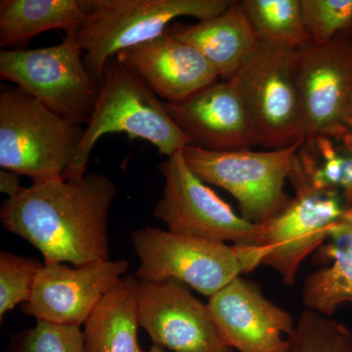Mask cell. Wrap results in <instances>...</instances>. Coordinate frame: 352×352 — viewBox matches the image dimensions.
I'll list each match as a JSON object with an SVG mask.
<instances>
[{"label":"cell","mask_w":352,"mask_h":352,"mask_svg":"<svg viewBox=\"0 0 352 352\" xmlns=\"http://www.w3.org/2000/svg\"><path fill=\"white\" fill-rule=\"evenodd\" d=\"M207 305L220 337L233 351L289 352L293 316L254 282L236 278L208 298Z\"/></svg>","instance_id":"cell-14"},{"label":"cell","mask_w":352,"mask_h":352,"mask_svg":"<svg viewBox=\"0 0 352 352\" xmlns=\"http://www.w3.org/2000/svg\"><path fill=\"white\" fill-rule=\"evenodd\" d=\"M138 283L122 278L99 303L85 324V352H146L138 340Z\"/></svg>","instance_id":"cell-19"},{"label":"cell","mask_w":352,"mask_h":352,"mask_svg":"<svg viewBox=\"0 0 352 352\" xmlns=\"http://www.w3.org/2000/svg\"><path fill=\"white\" fill-rule=\"evenodd\" d=\"M117 186L107 175L32 182L7 198L0 220L43 254L44 264L83 266L109 259L108 219Z\"/></svg>","instance_id":"cell-1"},{"label":"cell","mask_w":352,"mask_h":352,"mask_svg":"<svg viewBox=\"0 0 352 352\" xmlns=\"http://www.w3.org/2000/svg\"><path fill=\"white\" fill-rule=\"evenodd\" d=\"M24 187L21 185L20 175L8 170H0V191L8 198H13Z\"/></svg>","instance_id":"cell-27"},{"label":"cell","mask_w":352,"mask_h":352,"mask_svg":"<svg viewBox=\"0 0 352 352\" xmlns=\"http://www.w3.org/2000/svg\"><path fill=\"white\" fill-rule=\"evenodd\" d=\"M166 32L193 46L223 80H231L254 56L261 43L241 1H233L223 13L195 24L173 23Z\"/></svg>","instance_id":"cell-17"},{"label":"cell","mask_w":352,"mask_h":352,"mask_svg":"<svg viewBox=\"0 0 352 352\" xmlns=\"http://www.w3.org/2000/svg\"><path fill=\"white\" fill-rule=\"evenodd\" d=\"M326 242L322 258L330 263L308 275L302 298L305 309L329 317L342 305L352 303V203Z\"/></svg>","instance_id":"cell-18"},{"label":"cell","mask_w":352,"mask_h":352,"mask_svg":"<svg viewBox=\"0 0 352 352\" xmlns=\"http://www.w3.org/2000/svg\"><path fill=\"white\" fill-rule=\"evenodd\" d=\"M139 325L153 344L173 352H234L220 337L208 305L177 280L138 283Z\"/></svg>","instance_id":"cell-12"},{"label":"cell","mask_w":352,"mask_h":352,"mask_svg":"<svg viewBox=\"0 0 352 352\" xmlns=\"http://www.w3.org/2000/svg\"><path fill=\"white\" fill-rule=\"evenodd\" d=\"M85 129L16 85L0 87V166L32 182L63 178Z\"/></svg>","instance_id":"cell-5"},{"label":"cell","mask_w":352,"mask_h":352,"mask_svg":"<svg viewBox=\"0 0 352 352\" xmlns=\"http://www.w3.org/2000/svg\"><path fill=\"white\" fill-rule=\"evenodd\" d=\"M7 352H85V335L78 326L38 321L36 327L13 336Z\"/></svg>","instance_id":"cell-26"},{"label":"cell","mask_w":352,"mask_h":352,"mask_svg":"<svg viewBox=\"0 0 352 352\" xmlns=\"http://www.w3.org/2000/svg\"><path fill=\"white\" fill-rule=\"evenodd\" d=\"M131 242L140 261L139 281L177 280L208 298L258 268L270 252L263 245H228L150 226L134 231Z\"/></svg>","instance_id":"cell-4"},{"label":"cell","mask_w":352,"mask_h":352,"mask_svg":"<svg viewBox=\"0 0 352 352\" xmlns=\"http://www.w3.org/2000/svg\"><path fill=\"white\" fill-rule=\"evenodd\" d=\"M231 0H82V21L66 36L83 53L85 66L100 82L111 57L163 36L180 17L210 19L223 13Z\"/></svg>","instance_id":"cell-3"},{"label":"cell","mask_w":352,"mask_h":352,"mask_svg":"<svg viewBox=\"0 0 352 352\" xmlns=\"http://www.w3.org/2000/svg\"><path fill=\"white\" fill-rule=\"evenodd\" d=\"M119 132L148 141L166 157L190 145L164 102L133 69L113 56L104 67L94 112L63 179L76 182L85 177L99 139Z\"/></svg>","instance_id":"cell-2"},{"label":"cell","mask_w":352,"mask_h":352,"mask_svg":"<svg viewBox=\"0 0 352 352\" xmlns=\"http://www.w3.org/2000/svg\"><path fill=\"white\" fill-rule=\"evenodd\" d=\"M148 352H166L164 351L163 347L156 346V344H153L151 347H150L149 351Z\"/></svg>","instance_id":"cell-29"},{"label":"cell","mask_w":352,"mask_h":352,"mask_svg":"<svg viewBox=\"0 0 352 352\" xmlns=\"http://www.w3.org/2000/svg\"><path fill=\"white\" fill-rule=\"evenodd\" d=\"M43 266L36 259L0 252V320L16 305L29 302Z\"/></svg>","instance_id":"cell-24"},{"label":"cell","mask_w":352,"mask_h":352,"mask_svg":"<svg viewBox=\"0 0 352 352\" xmlns=\"http://www.w3.org/2000/svg\"><path fill=\"white\" fill-rule=\"evenodd\" d=\"M157 168L164 176V187L154 215L166 224L168 231L215 242L261 245V224L236 214L190 170L182 150L168 157Z\"/></svg>","instance_id":"cell-10"},{"label":"cell","mask_w":352,"mask_h":352,"mask_svg":"<svg viewBox=\"0 0 352 352\" xmlns=\"http://www.w3.org/2000/svg\"><path fill=\"white\" fill-rule=\"evenodd\" d=\"M0 78L82 126L89 122L99 94V82L88 72L82 51L68 36L50 47L2 50Z\"/></svg>","instance_id":"cell-8"},{"label":"cell","mask_w":352,"mask_h":352,"mask_svg":"<svg viewBox=\"0 0 352 352\" xmlns=\"http://www.w3.org/2000/svg\"><path fill=\"white\" fill-rule=\"evenodd\" d=\"M296 160L316 186L335 190L352 203V132L303 140Z\"/></svg>","instance_id":"cell-21"},{"label":"cell","mask_w":352,"mask_h":352,"mask_svg":"<svg viewBox=\"0 0 352 352\" xmlns=\"http://www.w3.org/2000/svg\"><path fill=\"white\" fill-rule=\"evenodd\" d=\"M289 352H352V332L344 323L305 309L289 337Z\"/></svg>","instance_id":"cell-23"},{"label":"cell","mask_w":352,"mask_h":352,"mask_svg":"<svg viewBox=\"0 0 352 352\" xmlns=\"http://www.w3.org/2000/svg\"><path fill=\"white\" fill-rule=\"evenodd\" d=\"M259 43L300 50L309 43L300 0H243Z\"/></svg>","instance_id":"cell-22"},{"label":"cell","mask_w":352,"mask_h":352,"mask_svg":"<svg viewBox=\"0 0 352 352\" xmlns=\"http://www.w3.org/2000/svg\"><path fill=\"white\" fill-rule=\"evenodd\" d=\"M116 56L168 103L184 100L219 82L214 67L198 50L166 32Z\"/></svg>","instance_id":"cell-16"},{"label":"cell","mask_w":352,"mask_h":352,"mask_svg":"<svg viewBox=\"0 0 352 352\" xmlns=\"http://www.w3.org/2000/svg\"><path fill=\"white\" fill-rule=\"evenodd\" d=\"M296 76L305 136L338 135L349 131L352 97V30L330 43H308L298 50Z\"/></svg>","instance_id":"cell-11"},{"label":"cell","mask_w":352,"mask_h":352,"mask_svg":"<svg viewBox=\"0 0 352 352\" xmlns=\"http://www.w3.org/2000/svg\"><path fill=\"white\" fill-rule=\"evenodd\" d=\"M82 0H1L0 46L24 45L41 32H73L82 21Z\"/></svg>","instance_id":"cell-20"},{"label":"cell","mask_w":352,"mask_h":352,"mask_svg":"<svg viewBox=\"0 0 352 352\" xmlns=\"http://www.w3.org/2000/svg\"><path fill=\"white\" fill-rule=\"evenodd\" d=\"M129 267L126 259H105L74 267L43 263L23 310L36 321L80 327L119 285Z\"/></svg>","instance_id":"cell-13"},{"label":"cell","mask_w":352,"mask_h":352,"mask_svg":"<svg viewBox=\"0 0 352 352\" xmlns=\"http://www.w3.org/2000/svg\"><path fill=\"white\" fill-rule=\"evenodd\" d=\"M303 140L283 149L210 151L183 148L190 170L207 184L226 190L239 204L244 219L263 224L286 205L284 185Z\"/></svg>","instance_id":"cell-7"},{"label":"cell","mask_w":352,"mask_h":352,"mask_svg":"<svg viewBox=\"0 0 352 352\" xmlns=\"http://www.w3.org/2000/svg\"><path fill=\"white\" fill-rule=\"evenodd\" d=\"M190 146L210 151L252 149L258 145L251 120L231 80L217 82L176 103L164 102Z\"/></svg>","instance_id":"cell-15"},{"label":"cell","mask_w":352,"mask_h":352,"mask_svg":"<svg viewBox=\"0 0 352 352\" xmlns=\"http://www.w3.org/2000/svg\"><path fill=\"white\" fill-rule=\"evenodd\" d=\"M346 126L349 127V131L352 132V97L351 105H349V113H347Z\"/></svg>","instance_id":"cell-28"},{"label":"cell","mask_w":352,"mask_h":352,"mask_svg":"<svg viewBox=\"0 0 352 352\" xmlns=\"http://www.w3.org/2000/svg\"><path fill=\"white\" fill-rule=\"evenodd\" d=\"M309 43L323 45L352 30V0H300Z\"/></svg>","instance_id":"cell-25"},{"label":"cell","mask_w":352,"mask_h":352,"mask_svg":"<svg viewBox=\"0 0 352 352\" xmlns=\"http://www.w3.org/2000/svg\"><path fill=\"white\" fill-rule=\"evenodd\" d=\"M289 180L295 196L261 224V245L270 249L263 264L276 271L285 284L293 285L305 259L325 244L349 204L339 192L316 186L296 156Z\"/></svg>","instance_id":"cell-9"},{"label":"cell","mask_w":352,"mask_h":352,"mask_svg":"<svg viewBox=\"0 0 352 352\" xmlns=\"http://www.w3.org/2000/svg\"><path fill=\"white\" fill-rule=\"evenodd\" d=\"M298 50L259 43L231 78L258 145L283 149L305 138L298 76Z\"/></svg>","instance_id":"cell-6"}]
</instances>
